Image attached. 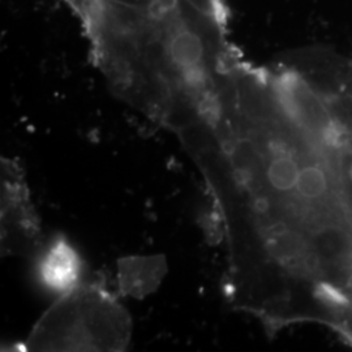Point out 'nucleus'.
<instances>
[{
	"instance_id": "nucleus-1",
	"label": "nucleus",
	"mask_w": 352,
	"mask_h": 352,
	"mask_svg": "<svg viewBox=\"0 0 352 352\" xmlns=\"http://www.w3.org/2000/svg\"><path fill=\"white\" fill-rule=\"evenodd\" d=\"M131 318L116 298L97 285H78L39 318L26 351H123Z\"/></svg>"
},
{
	"instance_id": "nucleus-2",
	"label": "nucleus",
	"mask_w": 352,
	"mask_h": 352,
	"mask_svg": "<svg viewBox=\"0 0 352 352\" xmlns=\"http://www.w3.org/2000/svg\"><path fill=\"white\" fill-rule=\"evenodd\" d=\"M36 213L16 166L3 161L1 170V241L3 252H29L39 243Z\"/></svg>"
},
{
	"instance_id": "nucleus-3",
	"label": "nucleus",
	"mask_w": 352,
	"mask_h": 352,
	"mask_svg": "<svg viewBox=\"0 0 352 352\" xmlns=\"http://www.w3.org/2000/svg\"><path fill=\"white\" fill-rule=\"evenodd\" d=\"M82 261L75 247L63 238L56 236L38 256V283L49 292L62 296L80 285Z\"/></svg>"
},
{
	"instance_id": "nucleus-4",
	"label": "nucleus",
	"mask_w": 352,
	"mask_h": 352,
	"mask_svg": "<svg viewBox=\"0 0 352 352\" xmlns=\"http://www.w3.org/2000/svg\"><path fill=\"white\" fill-rule=\"evenodd\" d=\"M164 273L162 256L129 257L119 264V285L126 294L141 298L160 286Z\"/></svg>"
},
{
	"instance_id": "nucleus-5",
	"label": "nucleus",
	"mask_w": 352,
	"mask_h": 352,
	"mask_svg": "<svg viewBox=\"0 0 352 352\" xmlns=\"http://www.w3.org/2000/svg\"><path fill=\"white\" fill-rule=\"evenodd\" d=\"M300 171L302 166L292 154L276 151L265 164V183L272 193L289 195L295 192Z\"/></svg>"
},
{
	"instance_id": "nucleus-6",
	"label": "nucleus",
	"mask_w": 352,
	"mask_h": 352,
	"mask_svg": "<svg viewBox=\"0 0 352 352\" xmlns=\"http://www.w3.org/2000/svg\"><path fill=\"white\" fill-rule=\"evenodd\" d=\"M327 189V177L324 170L316 164L302 167L295 192L304 200H317Z\"/></svg>"
},
{
	"instance_id": "nucleus-7",
	"label": "nucleus",
	"mask_w": 352,
	"mask_h": 352,
	"mask_svg": "<svg viewBox=\"0 0 352 352\" xmlns=\"http://www.w3.org/2000/svg\"><path fill=\"white\" fill-rule=\"evenodd\" d=\"M349 175H350V179H351L352 182V164L350 166V171H349Z\"/></svg>"
}]
</instances>
